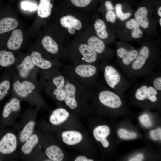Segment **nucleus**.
Returning a JSON list of instances; mask_svg holds the SVG:
<instances>
[{
	"label": "nucleus",
	"mask_w": 161,
	"mask_h": 161,
	"mask_svg": "<svg viewBox=\"0 0 161 161\" xmlns=\"http://www.w3.org/2000/svg\"><path fill=\"white\" fill-rule=\"evenodd\" d=\"M92 15L60 2L56 10V29L67 42L77 37L90 25Z\"/></svg>",
	"instance_id": "obj_1"
},
{
	"label": "nucleus",
	"mask_w": 161,
	"mask_h": 161,
	"mask_svg": "<svg viewBox=\"0 0 161 161\" xmlns=\"http://www.w3.org/2000/svg\"><path fill=\"white\" fill-rule=\"evenodd\" d=\"M64 68L66 81L63 107L71 113L87 112L89 110L88 100L84 87L70 72Z\"/></svg>",
	"instance_id": "obj_2"
},
{
	"label": "nucleus",
	"mask_w": 161,
	"mask_h": 161,
	"mask_svg": "<svg viewBox=\"0 0 161 161\" xmlns=\"http://www.w3.org/2000/svg\"><path fill=\"white\" fill-rule=\"evenodd\" d=\"M158 57L156 53H152L149 46L143 45L139 51L137 57L124 75L130 79L144 77L161 65Z\"/></svg>",
	"instance_id": "obj_3"
},
{
	"label": "nucleus",
	"mask_w": 161,
	"mask_h": 161,
	"mask_svg": "<svg viewBox=\"0 0 161 161\" xmlns=\"http://www.w3.org/2000/svg\"><path fill=\"white\" fill-rule=\"evenodd\" d=\"M65 57L70 64H99L101 60L89 45L78 38L67 41L65 47Z\"/></svg>",
	"instance_id": "obj_4"
},
{
	"label": "nucleus",
	"mask_w": 161,
	"mask_h": 161,
	"mask_svg": "<svg viewBox=\"0 0 161 161\" xmlns=\"http://www.w3.org/2000/svg\"><path fill=\"white\" fill-rule=\"evenodd\" d=\"M100 64H63V66L82 85L89 98L92 88L98 78Z\"/></svg>",
	"instance_id": "obj_5"
},
{
	"label": "nucleus",
	"mask_w": 161,
	"mask_h": 161,
	"mask_svg": "<svg viewBox=\"0 0 161 161\" xmlns=\"http://www.w3.org/2000/svg\"><path fill=\"white\" fill-rule=\"evenodd\" d=\"M100 71L103 75L106 86L118 94H123L130 88L131 81L127 79L118 68L109 61H101Z\"/></svg>",
	"instance_id": "obj_6"
},
{
	"label": "nucleus",
	"mask_w": 161,
	"mask_h": 161,
	"mask_svg": "<svg viewBox=\"0 0 161 161\" xmlns=\"http://www.w3.org/2000/svg\"><path fill=\"white\" fill-rule=\"evenodd\" d=\"M46 91L55 101L58 107L64 106L65 97V86L66 81L63 65L47 77Z\"/></svg>",
	"instance_id": "obj_7"
},
{
	"label": "nucleus",
	"mask_w": 161,
	"mask_h": 161,
	"mask_svg": "<svg viewBox=\"0 0 161 161\" xmlns=\"http://www.w3.org/2000/svg\"><path fill=\"white\" fill-rule=\"evenodd\" d=\"M40 107L38 106L34 109L26 111L21 115L19 122L13 126L18 131L17 135L19 148L35 131Z\"/></svg>",
	"instance_id": "obj_8"
},
{
	"label": "nucleus",
	"mask_w": 161,
	"mask_h": 161,
	"mask_svg": "<svg viewBox=\"0 0 161 161\" xmlns=\"http://www.w3.org/2000/svg\"><path fill=\"white\" fill-rule=\"evenodd\" d=\"M42 149L41 131L35 130L19 148L20 160L23 161H39L44 154Z\"/></svg>",
	"instance_id": "obj_9"
},
{
	"label": "nucleus",
	"mask_w": 161,
	"mask_h": 161,
	"mask_svg": "<svg viewBox=\"0 0 161 161\" xmlns=\"http://www.w3.org/2000/svg\"><path fill=\"white\" fill-rule=\"evenodd\" d=\"M91 47L103 60L109 61L112 52L103 40L97 36L90 25L77 37Z\"/></svg>",
	"instance_id": "obj_10"
},
{
	"label": "nucleus",
	"mask_w": 161,
	"mask_h": 161,
	"mask_svg": "<svg viewBox=\"0 0 161 161\" xmlns=\"http://www.w3.org/2000/svg\"><path fill=\"white\" fill-rule=\"evenodd\" d=\"M131 89L135 99L139 101H148L156 103L158 101L159 95L160 93L156 90L146 80L141 81H134L131 79Z\"/></svg>",
	"instance_id": "obj_11"
},
{
	"label": "nucleus",
	"mask_w": 161,
	"mask_h": 161,
	"mask_svg": "<svg viewBox=\"0 0 161 161\" xmlns=\"http://www.w3.org/2000/svg\"><path fill=\"white\" fill-rule=\"evenodd\" d=\"M40 131L42 149L45 156L50 161H63L64 153L51 133L44 130Z\"/></svg>",
	"instance_id": "obj_12"
},
{
	"label": "nucleus",
	"mask_w": 161,
	"mask_h": 161,
	"mask_svg": "<svg viewBox=\"0 0 161 161\" xmlns=\"http://www.w3.org/2000/svg\"><path fill=\"white\" fill-rule=\"evenodd\" d=\"M0 153L7 156L11 160H20L17 134L13 130L7 131L0 139Z\"/></svg>",
	"instance_id": "obj_13"
},
{
	"label": "nucleus",
	"mask_w": 161,
	"mask_h": 161,
	"mask_svg": "<svg viewBox=\"0 0 161 161\" xmlns=\"http://www.w3.org/2000/svg\"><path fill=\"white\" fill-rule=\"evenodd\" d=\"M66 42L60 34L55 38L50 35H46L43 37L41 41V45L44 49L58 60H66L65 47Z\"/></svg>",
	"instance_id": "obj_14"
},
{
	"label": "nucleus",
	"mask_w": 161,
	"mask_h": 161,
	"mask_svg": "<svg viewBox=\"0 0 161 161\" xmlns=\"http://www.w3.org/2000/svg\"><path fill=\"white\" fill-rule=\"evenodd\" d=\"M138 52L136 49H129L123 46L117 48L116 55L117 64L123 74L135 60Z\"/></svg>",
	"instance_id": "obj_15"
},
{
	"label": "nucleus",
	"mask_w": 161,
	"mask_h": 161,
	"mask_svg": "<svg viewBox=\"0 0 161 161\" xmlns=\"http://www.w3.org/2000/svg\"><path fill=\"white\" fill-rule=\"evenodd\" d=\"M20 101L16 97H13L5 104L3 109L2 116L6 121L7 125L14 126L20 115Z\"/></svg>",
	"instance_id": "obj_16"
},
{
	"label": "nucleus",
	"mask_w": 161,
	"mask_h": 161,
	"mask_svg": "<svg viewBox=\"0 0 161 161\" xmlns=\"http://www.w3.org/2000/svg\"><path fill=\"white\" fill-rule=\"evenodd\" d=\"M71 113L65 108L58 107L51 112L49 117V123L45 121L50 126L59 128L69 120Z\"/></svg>",
	"instance_id": "obj_17"
},
{
	"label": "nucleus",
	"mask_w": 161,
	"mask_h": 161,
	"mask_svg": "<svg viewBox=\"0 0 161 161\" xmlns=\"http://www.w3.org/2000/svg\"><path fill=\"white\" fill-rule=\"evenodd\" d=\"M60 2L69 7L91 15L94 14L95 0H60Z\"/></svg>",
	"instance_id": "obj_18"
},
{
	"label": "nucleus",
	"mask_w": 161,
	"mask_h": 161,
	"mask_svg": "<svg viewBox=\"0 0 161 161\" xmlns=\"http://www.w3.org/2000/svg\"><path fill=\"white\" fill-rule=\"evenodd\" d=\"M90 25L96 35L106 43L109 35L105 21L94 14L91 16Z\"/></svg>",
	"instance_id": "obj_19"
},
{
	"label": "nucleus",
	"mask_w": 161,
	"mask_h": 161,
	"mask_svg": "<svg viewBox=\"0 0 161 161\" xmlns=\"http://www.w3.org/2000/svg\"><path fill=\"white\" fill-rule=\"evenodd\" d=\"M110 133V129L107 125H100L95 127L93 130V135L95 139L101 143L104 148H107L109 143L106 139Z\"/></svg>",
	"instance_id": "obj_20"
},
{
	"label": "nucleus",
	"mask_w": 161,
	"mask_h": 161,
	"mask_svg": "<svg viewBox=\"0 0 161 161\" xmlns=\"http://www.w3.org/2000/svg\"><path fill=\"white\" fill-rule=\"evenodd\" d=\"M23 41L22 31L19 29L15 30L13 32L7 41V47L10 50H17L21 47Z\"/></svg>",
	"instance_id": "obj_21"
},
{
	"label": "nucleus",
	"mask_w": 161,
	"mask_h": 161,
	"mask_svg": "<svg viewBox=\"0 0 161 161\" xmlns=\"http://www.w3.org/2000/svg\"><path fill=\"white\" fill-rule=\"evenodd\" d=\"M52 1V0H40L37 11L38 16L43 18L50 16L54 6Z\"/></svg>",
	"instance_id": "obj_22"
},
{
	"label": "nucleus",
	"mask_w": 161,
	"mask_h": 161,
	"mask_svg": "<svg viewBox=\"0 0 161 161\" xmlns=\"http://www.w3.org/2000/svg\"><path fill=\"white\" fill-rule=\"evenodd\" d=\"M147 81L156 90L161 91V71H153L144 76Z\"/></svg>",
	"instance_id": "obj_23"
},
{
	"label": "nucleus",
	"mask_w": 161,
	"mask_h": 161,
	"mask_svg": "<svg viewBox=\"0 0 161 161\" xmlns=\"http://www.w3.org/2000/svg\"><path fill=\"white\" fill-rule=\"evenodd\" d=\"M148 11L147 8L144 7H139L135 13V19L140 26L146 29L149 26V22L147 18Z\"/></svg>",
	"instance_id": "obj_24"
},
{
	"label": "nucleus",
	"mask_w": 161,
	"mask_h": 161,
	"mask_svg": "<svg viewBox=\"0 0 161 161\" xmlns=\"http://www.w3.org/2000/svg\"><path fill=\"white\" fill-rule=\"evenodd\" d=\"M18 25L17 21L11 17H5L0 20V34L16 29Z\"/></svg>",
	"instance_id": "obj_25"
},
{
	"label": "nucleus",
	"mask_w": 161,
	"mask_h": 161,
	"mask_svg": "<svg viewBox=\"0 0 161 161\" xmlns=\"http://www.w3.org/2000/svg\"><path fill=\"white\" fill-rule=\"evenodd\" d=\"M35 66L31 56H26L18 66L20 75L23 78L27 77Z\"/></svg>",
	"instance_id": "obj_26"
},
{
	"label": "nucleus",
	"mask_w": 161,
	"mask_h": 161,
	"mask_svg": "<svg viewBox=\"0 0 161 161\" xmlns=\"http://www.w3.org/2000/svg\"><path fill=\"white\" fill-rule=\"evenodd\" d=\"M125 26L127 28L131 30V36L133 38L138 39L142 37L143 32L135 19L131 18L126 21Z\"/></svg>",
	"instance_id": "obj_27"
},
{
	"label": "nucleus",
	"mask_w": 161,
	"mask_h": 161,
	"mask_svg": "<svg viewBox=\"0 0 161 161\" xmlns=\"http://www.w3.org/2000/svg\"><path fill=\"white\" fill-rule=\"evenodd\" d=\"M15 60L13 55L11 52L5 50L0 51V65L7 67L13 64Z\"/></svg>",
	"instance_id": "obj_28"
},
{
	"label": "nucleus",
	"mask_w": 161,
	"mask_h": 161,
	"mask_svg": "<svg viewBox=\"0 0 161 161\" xmlns=\"http://www.w3.org/2000/svg\"><path fill=\"white\" fill-rule=\"evenodd\" d=\"M14 89L18 96L23 98H27V95L21 83L17 80L13 84Z\"/></svg>",
	"instance_id": "obj_29"
},
{
	"label": "nucleus",
	"mask_w": 161,
	"mask_h": 161,
	"mask_svg": "<svg viewBox=\"0 0 161 161\" xmlns=\"http://www.w3.org/2000/svg\"><path fill=\"white\" fill-rule=\"evenodd\" d=\"M10 83L7 80L2 81L0 83V100L6 96L10 89Z\"/></svg>",
	"instance_id": "obj_30"
},
{
	"label": "nucleus",
	"mask_w": 161,
	"mask_h": 161,
	"mask_svg": "<svg viewBox=\"0 0 161 161\" xmlns=\"http://www.w3.org/2000/svg\"><path fill=\"white\" fill-rule=\"evenodd\" d=\"M119 137L124 139H130L135 138L136 134L134 132H129L123 129H120L118 132Z\"/></svg>",
	"instance_id": "obj_31"
},
{
	"label": "nucleus",
	"mask_w": 161,
	"mask_h": 161,
	"mask_svg": "<svg viewBox=\"0 0 161 161\" xmlns=\"http://www.w3.org/2000/svg\"><path fill=\"white\" fill-rule=\"evenodd\" d=\"M22 83L27 95L28 99V97L35 89V86L32 83L27 80L23 81Z\"/></svg>",
	"instance_id": "obj_32"
},
{
	"label": "nucleus",
	"mask_w": 161,
	"mask_h": 161,
	"mask_svg": "<svg viewBox=\"0 0 161 161\" xmlns=\"http://www.w3.org/2000/svg\"><path fill=\"white\" fill-rule=\"evenodd\" d=\"M105 20L109 23H114L116 18V15L113 10L106 11L104 14Z\"/></svg>",
	"instance_id": "obj_33"
},
{
	"label": "nucleus",
	"mask_w": 161,
	"mask_h": 161,
	"mask_svg": "<svg viewBox=\"0 0 161 161\" xmlns=\"http://www.w3.org/2000/svg\"><path fill=\"white\" fill-rule=\"evenodd\" d=\"M139 119L141 124L145 127H149L152 126L151 121L149 116L147 114L141 115L139 117Z\"/></svg>",
	"instance_id": "obj_34"
},
{
	"label": "nucleus",
	"mask_w": 161,
	"mask_h": 161,
	"mask_svg": "<svg viewBox=\"0 0 161 161\" xmlns=\"http://www.w3.org/2000/svg\"><path fill=\"white\" fill-rule=\"evenodd\" d=\"M150 134L151 138L154 140L158 139L160 140L161 139V129L159 128L156 129L152 130L150 131Z\"/></svg>",
	"instance_id": "obj_35"
},
{
	"label": "nucleus",
	"mask_w": 161,
	"mask_h": 161,
	"mask_svg": "<svg viewBox=\"0 0 161 161\" xmlns=\"http://www.w3.org/2000/svg\"><path fill=\"white\" fill-rule=\"evenodd\" d=\"M21 7L24 10H28L30 11L36 10L37 6L33 3L27 2H24L21 3Z\"/></svg>",
	"instance_id": "obj_36"
},
{
	"label": "nucleus",
	"mask_w": 161,
	"mask_h": 161,
	"mask_svg": "<svg viewBox=\"0 0 161 161\" xmlns=\"http://www.w3.org/2000/svg\"><path fill=\"white\" fill-rule=\"evenodd\" d=\"M115 10L117 16L120 18L124 13L122 11V5L120 4H116L115 6Z\"/></svg>",
	"instance_id": "obj_37"
},
{
	"label": "nucleus",
	"mask_w": 161,
	"mask_h": 161,
	"mask_svg": "<svg viewBox=\"0 0 161 161\" xmlns=\"http://www.w3.org/2000/svg\"><path fill=\"white\" fill-rule=\"evenodd\" d=\"M104 5L106 11L113 10L114 8L111 2L109 0H106L104 3Z\"/></svg>",
	"instance_id": "obj_38"
},
{
	"label": "nucleus",
	"mask_w": 161,
	"mask_h": 161,
	"mask_svg": "<svg viewBox=\"0 0 161 161\" xmlns=\"http://www.w3.org/2000/svg\"><path fill=\"white\" fill-rule=\"evenodd\" d=\"M74 161H93L94 160L89 158L85 155H80L76 157L74 160Z\"/></svg>",
	"instance_id": "obj_39"
},
{
	"label": "nucleus",
	"mask_w": 161,
	"mask_h": 161,
	"mask_svg": "<svg viewBox=\"0 0 161 161\" xmlns=\"http://www.w3.org/2000/svg\"><path fill=\"white\" fill-rule=\"evenodd\" d=\"M131 13H124L123 15L120 18V19L122 21L128 19L131 16Z\"/></svg>",
	"instance_id": "obj_40"
},
{
	"label": "nucleus",
	"mask_w": 161,
	"mask_h": 161,
	"mask_svg": "<svg viewBox=\"0 0 161 161\" xmlns=\"http://www.w3.org/2000/svg\"><path fill=\"white\" fill-rule=\"evenodd\" d=\"M135 157L142 160L143 158V156L142 154H139L137 155Z\"/></svg>",
	"instance_id": "obj_41"
},
{
	"label": "nucleus",
	"mask_w": 161,
	"mask_h": 161,
	"mask_svg": "<svg viewBox=\"0 0 161 161\" xmlns=\"http://www.w3.org/2000/svg\"><path fill=\"white\" fill-rule=\"evenodd\" d=\"M157 13L159 16L161 17V7L160 6L158 9L157 10Z\"/></svg>",
	"instance_id": "obj_42"
},
{
	"label": "nucleus",
	"mask_w": 161,
	"mask_h": 161,
	"mask_svg": "<svg viewBox=\"0 0 161 161\" xmlns=\"http://www.w3.org/2000/svg\"><path fill=\"white\" fill-rule=\"evenodd\" d=\"M159 23L160 26H161V18H160L159 20Z\"/></svg>",
	"instance_id": "obj_43"
}]
</instances>
